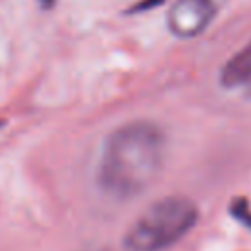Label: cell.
I'll use <instances>...</instances> for the list:
<instances>
[{
    "label": "cell",
    "mask_w": 251,
    "mask_h": 251,
    "mask_svg": "<svg viewBox=\"0 0 251 251\" xmlns=\"http://www.w3.org/2000/svg\"><path fill=\"white\" fill-rule=\"evenodd\" d=\"M220 84L229 92L251 98V41L237 49L220 69Z\"/></svg>",
    "instance_id": "obj_4"
},
{
    "label": "cell",
    "mask_w": 251,
    "mask_h": 251,
    "mask_svg": "<svg viewBox=\"0 0 251 251\" xmlns=\"http://www.w3.org/2000/svg\"><path fill=\"white\" fill-rule=\"evenodd\" d=\"M231 214H233L239 222H243L247 227H251V210H249L245 198H239V200H235V202L231 204Z\"/></svg>",
    "instance_id": "obj_5"
},
{
    "label": "cell",
    "mask_w": 251,
    "mask_h": 251,
    "mask_svg": "<svg viewBox=\"0 0 251 251\" xmlns=\"http://www.w3.org/2000/svg\"><path fill=\"white\" fill-rule=\"evenodd\" d=\"M198 206L186 196H165L149 204L124 235L126 251H165L190 233Z\"/></svg>",
    "instance_id": "obj_2"
},
{
    "label": "cell",
    "mask_w": 251,
    "mask_h": 251,
    "mask_svg": "<svg viewBox=\"0 0 251 251\" xmlns=\"http://www.w3.org/2000/svg\"><path fill=\"white\" fill-rule=\"evenodd\" d=\"M163 161V129L149 120H133L106 137L96 167V182L106 196L129 200L155 182Z\"/></svg>",
    "instance_id": "obj_1"
},
{
    "label": "cell",
    "mask_w": 251,
    "mask_h": 251,
    "mask_svg": "<svg viewBox=\"0 0 251 251\" xmlns=\"http://www.w3.org/2000/svg\"><path fill=\"white\" fill-rule=\"evenodd\" d=\"M226 0H175L167 12V27L176 39H192L208 29Z\"/></svg>",
    "instance_id": "obj_3"
},
{
    "label": "cell",
    "mask_w": 251,
    "mask_h": 251,
    "mask_svg": "<svg viewBox=\"0 0 251 251\" xmlns=\"http://www.w3.org/2000/svg\"><path fill=\"white\" fill-rule=\"evenodd\" d=\"M92 251H104V249H92Z\"/></svg>",
    "instance_id": "obj_7"
},
{
    "label": "cell",
    "mask_w": 251,
    "mask_h": 251,
    "mask_svg": "<svg viewBox=\"0 0 251 251\" xmlns=\"http://www.w3.org/2000/svg\"><path fill=\"white\" fill-rule=\"evenodd\" d=\"M165 0H139L133 8H131V12H145V10H153V8H157L159 4H163Z\"/></svg>",
    "instance_id": "obj_6"
}]
</instances>
